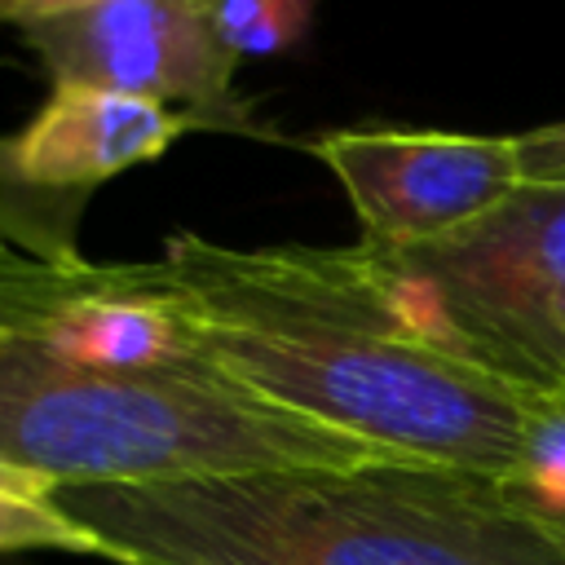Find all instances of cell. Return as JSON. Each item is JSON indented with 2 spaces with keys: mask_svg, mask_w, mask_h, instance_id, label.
Instances as JSON below:
<instances>
[{
  "mask_svg": "<svg viewBox=\"0 0 565 565\" xmlns=\"http://www.w3.org/2000/svg\"><path fill=\"white\" fill-rule=\"evenodd\" d=\"M31 547L102 556L97 534L84 530L75 516H66L57 499H31V494L0 490V552H31Z\"/></svg>",
  "mask_w": 565,
  "mask_h": 565,
  "instance_id": "cell-10",
  "label": "cell"
},
{
  "mask_svg": "<svg viewBox=\"0 0 565 565\" xmlns=\"http://www.w3.org/2000/svg\"><path fill=\"white\" fill-rule=\"evenodd\" d=\"M521 150V177L539 181V185H565V119L521 132L516 137Z\"/></svg>",
  "mask_w": 565,
  "mask_h": 565,
  "instance_id": "cell-11",
  "label": "cell"
},
{
  "mask_svg": "<svg viewBox=\"0 0 565 565\" xmlns=\"http://www.w3.org/2000/svg\"><path fill=\"white\" fill-rule=\"evenodd\" d=\"M380 256L397 309L428 344L534 397H561L565 185L521 181L472 225Z\"/></svg>",
  "mask_w": 565,
  "mask_h": 565,
  "instance_id": "cell-4",
  "label": "cell"
},
{
  "mask_svg": "<svg viewBox=\"0 0 565 565\" xmlns=\"http://www.w3.org/2000/svg\"><path fill=\"white\" fill-rule=\"evenodd\" d=\"M115 565H565L503 481L388 459L163 486H57Z\"/></svg>",
  "mask_w": 565,
  "mask_h": 565,
  "instance_id": "cell-2",
  "label": "cell"
},
{
  "mask_svg": "<svg viewBox=\"0 0 565 565\" xmlns=\"http://www.w3.org/2000/svg\"><path fill=\"white\" fill-rule=\"evenodd\" d=\"M185 132H207V124L132 93L53 84L35 119L0 137V163L13 181L84 207L97 185L168 154Z\"/></svg>",
  "mask_w": 565,
  "mask_h": 565,
  "instance_id": "cell-8",
  "label": "cell"
},
{
  "mask_svg": "<svg viewBox=\"0 0 565 565\" xmlns=\"http://www.w3.org/2000/svg\"><path fill=\"white\" fill-rule=\"evenodd\" d=\"M0 459L57 486H163L282 468H362L397 455L296 415L207 358L150 371L71 366L0 344Z\"/></svg>",
  "mask_w": 565,
  "mask_h": 565,
  "instance_id": "cell-3",
  "label": "cell"
},
{
  "mask_svg": "<svg viewBox=\"0 0 565 565\" xmlns=\"http://www.w3.org/2000/svg\"><path fill=\"white\" fill-rule=\"evenodd\" d=\"M305 146L344 185L366 243L388 252L472 225L525 181L516 137L344 128Z\"/></svg>",
  "mask_w": 565,
  "mask_h": 565,
  "instance_id": "cell-7",
  "label": "cell"
},
{
  "mask_svg": "<svg viewBox=\"0 0 565 565\" xmlns=\"http://www.w3.org/2000/svg\"><path fill=\"white\" fill-rule=\"evenodd\" d=\"M18 35L53 84L115 88L190 110L221 132H260L234 93L238 57L221 44L207 0H97Z\"/></svg>",
  "mask_w": 565,
  "mask_h": 565,
  "instance_id": "cell-6",
  "label": "cell"
},
{
  "mask_svg": "<svg viewBox=\"0 0 565 565\" xmlns=\"http://www.w3.org/2000/svg\"><path fill=\"white\" fill-rule=\"evenodd\" d=\"M0 335L97 371L203 362L194 300L168 260H44L0 247Z\"/></svg>",
  "mask_w": 565,
  "mask_h": 565,
  "instance_id": "cell-5",
  "label": "cell"
},
{
  "mask_svg": "<svg viewBox=\"0 0 565 565\" xmlns=\"http://www.w3.org/2000/svg\"><path fill=\"white\" fill-rule=\"evenodd\" d=\"M561 397H565V388H561Z\"/></svg>",
  "mask_w": 565,
  "mask_h": 565,
  "instance_id": "cell-13",
  "label": "cell"
},
{
  "mask_svg": "<svg viewBox=\"0 0 565 565\" xmlns=\"http://www.w3.org/2000/svg\"><path fill=\"white\" fill-rule=\"evenodd\" d=\"M221 44L243 62L282 53L309 31V0H207Z\"/></svg>",
  "mask_w": 565,
  "mask_h": 565,
  "instance_id": "cell-9",
  "label": "cell"
},
{
  "mask_svg": "<svg viewBox=\"0 0 565 565\" xmlns=\"http://www.w3.org/2000/svg\"><path fill=\"white\" fill-rule=\"evenodd\" d=\"M163 260L194 300L199 353L243 388L397 459L516 477L547 397L428 344L366 238L225 247L177 230Z\"/></svg>",
  "mask_w": 565,
  "mask_h": 565,
  "instance_id": "cell-1",
  "label": "cell"
},
{
  "mask_svg": "<svg viewBox=\"0 0 565 565\" xmlns=\"http://www.w3.org/2000/svg\"><path fill=\"white\" fill-rule=\"evenodd\" d=\"M88 4H97V0H0V22L31 26V22L62 18V13H75V9H88Z\"/></svg>",
  "mask_w": 565,
  "mask_h": 565,
  "instance_id": "cell-12",
  "label": "cell"
},
{
  "mask_svg": "<svg viewBox=\"0 0 565 565\" xmlns=\"http://www.w3.org/2000/svg\"><path fill=\"white\" fill-rule=\"evenodd\" d=\"M0 344H4V335H0Z\"/></svg>",
  "mask_w": 565,
  "mask_h": 565,
  "instance_id": "cell-14",
  "label": "cell"
}]
</instances>
